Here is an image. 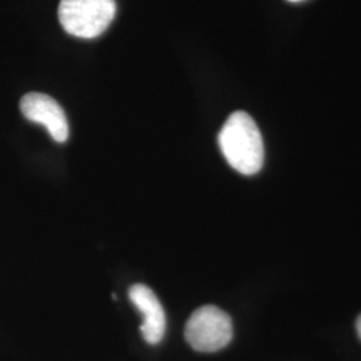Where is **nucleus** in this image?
<instances>
[{"label":"nucleus","mask_w":361,"mask_h":361,"mask_svg":"<svg viewBox=\"0 0 361 361\" xmlns=\"http://www.w3.org/2000/svg\"><path fill=\"white\" fill-rule=\"evenodd\" d=\"M222 154L234 170L253 176L264 165V142L255 119L245 111H235L226 119L219 134Z\"/></svg>","instance_id":"f257e3e1"},{"label":"nucleus","mask_w":361,"mask_h":361,"mask_svg":"<svg viewBox=\"0 0 361 361\" xmlns=\"http://www.w3.org/2000/svg\"><path fill=\"white\" fill-rule=\"evenodd\" d=\"M116 13V0H61L58 7V18L66 32L82 39L102 35Z\"/></svg>","instance_id":"f03ea898"},{"label":"nucleus","mask_w":361,"mask_h":361,"mask_svg":"<svg viewBox=\"0 0 361 361\" xmlns=\"http://www.w3.org/2000/svg\"><path fill=\"white\" fill-rule=\"evenodd\" d=\"M185 337L190 347L198 352H217L232 341V319L214 305L201 307L194 310L188 320Z\"/></svg>","instance_id":"7ed1b4c3"},{"label":"nucleus","mask_w":361,"mask_h":361,"mask_svg":"<svg viewBox=\"0 0 361 361\" xmlns=\"http://www.w3.org/2000/svg\"><path fill=\"white\" fill-rule=\"evenodd\" d=\"M20 111L28 121L44 126L55 142L67 141L70 129L65 110L50 95L28 92L20 99Z\"/></svg>","instance_id":"20e7f679"},{"label":"nucleus","mask_w":361,"mask_h":361,"mask_svg":"<svg viewBox=\"0 0 361 361\" xmlns=\"http://www.w3.org/2000/svg\"><path fill=\"white\" fill-rule=\"evenodd\" d=\"M130 301L142 314L141 334L143 338L154 345L158 344L166 332L165 310L154 292L147 285L135 284L129 289Z\"/></svg>","instance_id":"39448f33"},{"label":"nucleus","mask_w":361,"mask_h":361,"mask_svg":"<svg viewBox=\"0 0 361 361\" xmlns=\"http://www.w3.org/2000/svg\"><path fill=\"white\" fill-rule=\"evenodd\" d=\"M356 331H357V335H359L361 340V314L357 317V320H356Z\"/></svg>","instance_id":"423d86ee"},{"label":"nucleus","mask_w":361,"mask_h":361,"mask_svg":"<svg viewBox=\"0 0 361 361\" xmlns=\"http://www.w3.org/2000/svg\"><path fill=\"white\" fill-rule=\"evenodd\" d=\"M288 1H292V3H297V1H302V0H288Z\"/></svg>","instance_id":"0eeeda50"}]
</instances>
